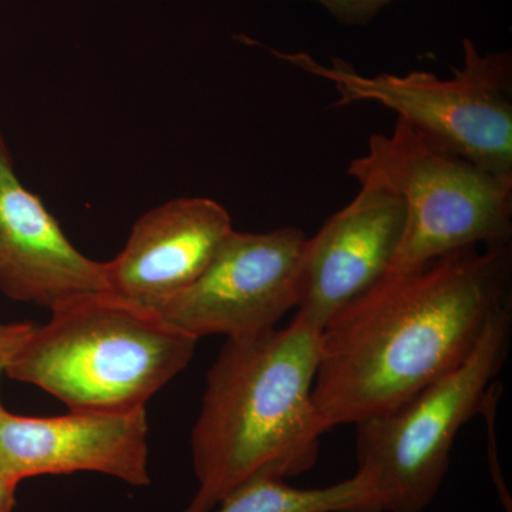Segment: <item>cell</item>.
<instances>
[{
    "instance_id": "6da1fadb",
    "label": "cell",
    "mask_w": 512,
    "mask_h": 512,
    "mask_svg": "<svg viewBox=\"0 0 512 512\" xmlns=\"http://www.w3.org/2000/svg\"><path fill=\"white\" fill-rule=\"evenodd\" d=\"M511 285V244L384 276L320 332L313 403L326 431L386 412L460 366L512 306Z\"/></svg>"
},
{
    "instance_id": "7a4b0ae2",
    "label": "cell",
    "mask_w": 512,
    "mask_h": 512,
    "mask_svg": "<svg viewBox=\"0 0 512 512\" xmlns=\"http://www.w3.org/2000/svg\"><path fill=\"white\" fill-rule=\"evenodd\" d=\"M320 332L295 315L284 329L227 339L192 429L198 485L184 512H212L255 478L315 467L328 433L313 403Z\"/></svg>"
},
{
    "instance_id": "3957f363",
    "label": "cell",
    "mask_w": 512,
    "mask_h": 512,
    "mask_svg": "<svg viewBox=\"0 0 512 512\" xmlns=\"http://www.w3.org/2000/svg\"><path fill=\"white\" fill-rule=\"evenodd\" d=\"M52 311L12 356L5 375L70 410L131 412L190 365L198 339L154 309L114 293H86Z\"/></svg>"
},
{
    "instance_id": "277c9868",
    "label": "cell",
    "mask_w": 512,
    "mask_h": 512,
    "mask_svg": "<svg viewBox=\"0 0 512 512\" xmlns=\"http://www.w3.org/2000/svg\"><path fill=\"white\" fill-rule=\"evenodd\" d=\"M348 174L402 198L406 227L389 274L471 247L511 244L512 177L485 171L397 119L373 134Z\"/></svg>"
},
{
    "instance_id": "5b68a950",
    "label": "cell",
    "mask_w": 512,
    "mask_h": 512,
    "mask_svg": "<svg viewBox=\"0 0 512 512\" xmlns=\"http://www.w3.org/2000/svg\"><path fill=\"white\" fill-rule=\"evenodd\" d=\"M512 306L488 326L456 369L386 412L355 424L356 474L382 512H423L439 494L461 429L497 400L495 379L507 362Z\"/></svg>"
},
{
    "instance_id": "8992f818",
    "label": "cell",
    "mask_w": 512,
    "mask_h": 512,
    "mask_svg": "<svg viewBox=\"0 0 512 512\" xmlns=\"http://www.w3.org/2000/svg\"><path fill=\"white\" fill-rule=\"evenodd\" d=\"M271 52L332 84L339 96L333 107L382 104L451 153L495 175L512 177L510 52L481 53L473 40L464 39L463 66L448 79L420 70L404 76H363L340 57L323 64L306 52Z\"/></svg>"
},
{
    "instance_id": "52a82bcc",
    "label": "cell",
    "mask_w": 512,
    "mask_h": 512,
    "mask_svg": "<svg viewBox=\"0 0 512 512\" xmlns=\"http://www.w3.org/2000/svg\"><path fill=\"white\" fill-rule=\"evenodd\" d=\"M306 238L296 227L259 234L234 229L200 278L157 312L198 340L274 329L296 306Z\"/></svg>"
},
{
    "instance_id": "ba28073f",
    "label": "cell",
    "mask_w": 512,
    "mask_h": 512,
    "mask_svg": "<svg viewBox=\"0 0 512 512\" xmlns=\"http://www.w3.org/2000/svg\"><path fill=\"white\" fill-rule=\"evenodd\" d=\"M406 227L402 198L360 185L345 208L306 238L299 266L296 316L322 330L389 274Z\"/></svg>"
},
{
    "instance_id": "9c48e42d",
    "label": "cell",
    "mask_w": 512,
    "mask_h": 512,
    "mask_svg": "<svg viewBox=\"0 0 512 512\" xmlns=\"http://www.w3.org/2000/svg\"><path fill=\"white\" fill-rule=\"evenodd\" d=\"M146 407L131 412L70 410L57 417H23L0 404V473L20 483L79 471L150 485Z\"/></svg>"
},
{
    "instance_id": "30bf717a",
    "label": "cell",
    "mask_w": 512,
    "mask_h": 512,
    "mask_svg": "<svg viewBox=\"0 0 512 512\" xmlns=\"http://www.w3.org/2000/svg\"><path fill=\"white\" fill-rule=\"evenodd\" d=\"M0 291L43 308L107 291L106 265L83 255L18 178L0 131Z\"/></svg>"
},
{
    "instance_id": "8fae6325",
    "label": "cell",
    "mask_w": 512,
    "mask_h": 512,
    "mask_svg": "<svg viewBox=\"0 0 512 512\" xmlns=\"http://www.w3.org/2000/svg\"><path fill=\"white\" fill-rule=\"evenodd\" d=\"M234 231L220 202L178 198L138 218L126 247L106 265L107 292L157 311L200 278Z\"/></svg>"
},
{
    "instance_id": "7c38bea8",
    "label": "cell",
    "mask_w": 512,
    "mask_h": 512,
    "mask_svg": "<svg viewBox=\"0 0 512 512\" xmlns=\"http://www.w3.org/2000/svg\"><path fill=\"white\" fill-rule=\"evenodd\" d=\"M212 512H382L365 478L323 488H296L284 478L259 477L239 487Z\"/></svg>"
},
{
    "instance_id": "4fadbf2b",
    "label": "cell",
    "mask_w": 512,
    "mask_h": 512,
    "mask_svg": "<svg viewBox=\"0 0 512 512\" xmlns=\"http://www.w3.org/2000/svg\"><path fill=\"white\" fill-rule=\"evenodd\" d=\"M328 10L339 23L346 26L369 25L387 6L397 0H309Z\"/></svg>"
},
{
    "instance_id": "5bb4252c",
    "label": "cell",
    "mask_w": 512,
    "mask_h": 512,
    "mask_svg": "<svg viewBox=\"0 0 512 512\" xmlns=\"http://www.w3.org/2000/svg\"><path fill=\"white\" fill-rule=\"evenodd\" d=\"M33 328L32 323H0V376Z\"/></svg>"
},
{
    "instance_id": "9a60e30c",
    "label": "cell",
    "mask_w": 512,
    "mask_h": 512,
    "mask_svg": "<svg viewBox=\"0 0 512 512\" xmlns=\"http://www.w3.org/2000/svg\"><path fill=\"white\" fill-rule=\"evenodd\" d=\"M19 483L0 473V512H12L16 505Z\"/></svg>"
}]
</instances>
